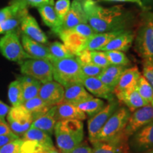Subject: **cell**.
Listing matches in <instances>:
<instances>
[{
  "label": "cell",
  "instance_id": "obj_45",
  "mask_svg": "<svg viewBox=\"0 0 153 153\" xmlns=\"http://www.w3.org/2000/svg\"><path fill=\"white\" fill-rule=\"evenodd\" d=\"M143 75L146 78L150 85H151L153 91V64L143 63ZM152 105L153 106V102Z\"/></svg>",
  "mask_w": 153,
  "mask_h": 153
},
{
  "label": "cell",
  "instance_id": "obj_41",
  "mask_svg": "<svg viewBox=\"0 0 153 153\" xmlns=\"http://www.w3.org/2000/svg\"><path fill=\"white\" fill-rule=\"evenodd\" d=\"M22 143L23 139L19 137L1 147L0 153H19Z\"/></svg>",
  "mask_w": 153,
  "mask_h": 153
},
{
  "label": "cell",
  "instance_id": "obj_24",
  "mask_svg": "<svg viewBox=\"0 0 153 153\" xmlns=\"http://www.w3.org/2000/svg\"><path fill=\"white\" fill-rule=\"evenodd\" d=\"M55 112H56V108L55 106H53L45 114L42 115L41 116L34 120L30 128L41 130L51 136L54 133L55 124L57 122Z\"/></svg>",
  "mask_w": 153,
  "mask_h": 153
},
{
  "label": "cell",
  "instance_id": "obj_26",
  "mask_svg": "<svg viewBox=\"0 0 153 153\" xmlns=\"http://www.w3.org/2000/svg\"><path fill=\"white\" fill-rule=\"evenodd\" d=\"M17 80L21 83L23 91V97L24 101L38 97L42 83L38 80L28 75L18 76Z\"/></svg>",
  "mask_w": 153,
  "mask_h": 153
},
{
  "label": "cell",
  "instance_id": "obj_31",
  "mask_svg": "<svg viewBox=\"0 0 153 153\" xmlns=\"http://www.w3.org/2000/svg\"><path fill=\"white\" fill-rule=\"evenodd\" d=\"M136 90L140 97L148 103L152 104L153 102V91L151 85L143 74H140L136 84Z\"/></svg>",
  "mask_w": 153,
  "mask_h": 153
},
{
  "label": "cell",
  "instance_id": "obj_3",
  "mask_svg": "<svg viewBox=\"0 0 153 153\" xmlns=\"http://www.w3.org/2000/svg\"><path fill=\"white\" fill-rule=\"evenodd\" d=\"M140 16V24L135 36V51L143 63L153 64V12L144 11Z\"/></svg>",
  "mask_w": 153,
  "mask_h": 153
},
{
  "label": "cell",
  "instance_id": "obj_33",
  "mask_svg": "<svg viewBox=\"0 0 153 153\" xmlns=\"http://www.w3.org/2000/svg\"><path fill=\"white\" fill-rule=\"evenodd\" d=\"M28 14L27 9L19 11L18 14L4 22L0 23V34L6 33L10 30H14L22 23L23 19Z\"/></svg>",
  "mask_w": 153,
  "mask_h": 153
},
{
  "label": "cell",
  "instance_id": "obj_36",
  "mask_svg": "<svg viewBox=\"0 0 153 153\" xmlns=\"http://www.w3.org/2000/svg\"><path fill=\"white\" fill-rule=\"evenodd\" d=\"M105 54H106V56L107 59H108L110 65H123L127 67L131 64L129 59L121 51H106Z\"/></svg>",
  "mask_w": 153,
  "mask_h": 153
},
{
  "label": "cell",
  "instance_id": "obj_28",
  "mask_svg": "<svg viewBox=\"0 0 153 153\" xmlns=\"http://www.w3.org/2000/svg\"><path fill=\"white\" fill-rule=\"evenodd\" d=\"M22 105L31 115L33 120L41 116L42 115L45 114L52 108L44 102L39 97H36L35 98L24 101Z\"/></svg>",
  "mask_w": 153,
  "mask_h": 153
},
{
  "label": "cell",
  "instance_id": "obj_29",
  "mask_svg": "<svg viewBox=\"0 0 153 153\" xmlns=\"http://www.w3.org/2000/svg\"><path fill=\"white\" fill-rule=\"evenodd\" d=\"M22 138L28 140H32L43 145L47 148H51L54 147L53 140L51 135L41 130L30 128L27 131L22 135Z\"/></svg>",
  "mask_w": 153,
  "mask_h": 153
},
{
  "label": "cell",
  "instance_id": "obj_48",
  "mask_svg": "<svg viewBox=\"0 0 153 153\" xmlns=\"http://www.w3.org/2000/svg\"><path fill=\"white\" fill-rule=\"evenodd\" d=\"M14 134L5 120H0V135H9Z\"/></svg>",
  "mask_w": 153,
  "mask_h": 153
},
{
  "label": "cell",
  "instance_id": "obj_16",
  "mask_svg": "<svg viewBox=\"0 0 153 153\" xmlns=\"http://www.w3.org/2000/svg\"><path fill=\"white\" fill-rule=\"evenodd\" d=\"M82 85L88 91L97 98L111 101L115 99L114 94L98 77H84Z\"/></svg>",
  "mask_w": 153,
  "mask_h": 153
},
{
  "label": "cell",
  "instance_id": "obj_30",
  "mask_svg": "<svg viewBox=\"0 0 153 153\" xmlns=\"http://www.w3.org/2000/svg\"><path fill=\"white\" fill-rule=\"evenodd\" d=\"M106 104V102L104 100L99 98H94L93 97L92 98L79 103L76 106L85 113L87 116L90 118L102 109Z\"/></svg>",
  "mask_w": 153,
  "mask_h": 153
},
{
  "label": "cell",
  "instance_id": "obj_53",
  "mask_svg": "<svg viewBox=\"0 0 153 153\" xmlns=\"http://www.w3.org/2000/svg\"><path fill=\"white\" fill-rule=\"evenodd\" d=\"M140 153H153V150H148V151H145V152H140Z\"/></svg>",
  "mask_w": 153,
  "mask_h": 153
},
{
  "label": "cell",
  "instance_id": "obj_37",
  "mask_svg": "<svg viewBox=\"0 0 153 153\" xmlns=\"http://www.w3.org/2000/svg\"><path fill=\"white\" fill-rule=\"evenodd\" d=\"M48 150V148L34 141L23 139V143L19 153H49Z\"/></svg>",
  "mask_w": 153,
  "mask_h": 153
},
{
  "label": "cell",
  "instance_id": "obj_7",
  "mask_svg": "<svg viewBox=\"0 0 153 153\" xmlns=\"http://www.w3.org/2000/svg\"><path fill=\"white\" fill-rule=\"evenodd\" d=\"M0 52L6 58L15 62L31 59L25 52L19 41L18 34L14 30L7 32L0 38Z\"/></svg>",
  "mask_w": 153,
  "mask_h": 153
},
{
  "label": "cell",
  "instance_id": "obj_8",
  "mask_svg": "<svg viewBox=\"0 0 153 153\" xmlns=\"http://www.w3.org/2000/svg\"><path fill=\"white\" fill-rule=\"evenodd\" d=\"M120 107V103L118 100L108 101L102 109L88 119L87 130L88 137L91 144L94 142L96 137L100 133L105 123L111 115Z\"/></svg>",
  "mask_w": 153,
  "mask_h": 153
},
{
  "label": "cell",
  "instance_id": "obj_43",
  "mask_svg": "<svg viewBox=\"0 0 153 153\" xmlns=\"http://www.w3.org/2000/svg\"><path fill=\"white\" fill-rule=\"evenodd\" d=\"M72 29L76 33H79V35L85 36L87 38H89L91 36L97 33L88 24H79Z\"/></svg>",
  "mask_w": 153,
  "mask_h": 153
},
{
  "label": "cell",
  "instance_id": "obj_50",
  "mask_svg": "<svg viewBox=\"0 0 153 153\" xmlns=\"http://www.w3.org/2000/svg\"><path fill=\"white\" fill-rule=\"evenodd\" d=\"M9 109L10 107L0 100V120H5L4 118L7 116Z\"/></svg>",
  "mask_w": 153,
  "mask_h": 153
},
{
  "label": "cell",
  "instance_id": "obj_32",
  "mask_svg": "<svg viewBox=\"0 0 153 153\" xmlns=\"http://www.w3.org/2000/svg\"><path fill=\"white\" fill-rule=\"evenodd\" d=\"M8 97L12 106H18L23 104L24 97L22 87L19 80L16 79L10 83L8 89Z\"/></svg>",
  "mask_w": 153,
  "mask_h": 153
},
{
  "label": "cell",
  "instance_id": "obj_14",
  "mask_svg": "<svg viewBox=\"0 0 153 153\" xmlns=\"http://www.w3.org/2000/svg\"><path fill=\"white\" fill-rule=\"evenodd\" d=\"M93 153H130L128 140L123 137L92 144Z\"/></svg>",
  "mask_w": 153,
  "mask_h": 153
},
{
  "label": "cell",
  "instance_id": "obj_5",
  "mask_svg": "<svg viewBox=\"0 0 153 153\" xmlns=\"http://www.w3.org/2000/svg\"><path fill=\"white\" fill-rule=\"evenodd\" d=\"M131 114V112L127 107L120 106L108 118L92 144L97 142L113 140L123 137L122 133Z\"/></svg>",
  "mask_w": 153,
  "mask_h": 153
},
{
  "label": "cell",
  "instance_id": "obj_38",
  "mask_svg": "<svg viewBox=\"0 0 153 153\" xmlns=\"http://www.w3.org/2000/svg\"><path fill=\"white\" fill-rule=\"evenodd\" d=\"M81 70L84 77H99L104 72V68L90 63L81 65Z\"/></svg>",
  "mask_w": 153,
  "mask_h": 153
},
{
  "label": "cell",
  "instance_id": "obj_18",
  "mask_svg": "<svg viewBox=\"0 0 153 153\" xmlns=\"http://www.w3.org/2000/svg\"><path fill=\"white\" fill-rule=\"evenodd\" d=\"M23 48L25 52L31 57V59H43L51 62L52 57L50 54L48 47L30 39L23 34L22 36Z\"/></svg>",
  "mask_w": 153,
  "mask_h": 153
},
{
  "label": "cell",
  "instance_id": "obj_39",
  "mask_svg": "<svg viewBox=\"0 0 153 153\" xmlns=\"http://www.w3.org/2000/svg\"><path fill=\"white\" fill-rule=\"evenodd\" d=\"M70 6H71L70 0H57L54 4L55 11L61 23L62 22L63 19L70 10Z\"/></svg>",
  "mask_w": 153,
  "mask_h": 153
},
{
  "label": "cell",
  "instance_id": "obj_20",
  "mask_svg": "<svg viewBox=\"0 0 153 153\" xmlns=\"http://www.w3.org/2000/svg\"><path fill=\"white\" fill-rule=\"evenodd\" d=\"M134 39H135V33L131 30H126L123 33L119 34L110 42H108L105 46L101 48L99 51H103V52L111 51L126 52L131 48Z\"/></svg>",
  "mask_w": 153,
  "mask_h": 153
},
{
  "label": "cell",
  "instance_id": "obj_6",
  "mask_svg": "<svg viewBox=\"0 0 153 153\" xmlns=\"http://www.w3.org/2000/svg\"><path fill=\"white\" fill-rule=\"evenodd\" d=\"M21 72L38 80L42 84L53 79V64L50 60L43 59H26L19 62Z\"/></svg>",
  "mask_w": 153,
  "mask_h": 153
},
{
  "label": "cell",
  "instance_id": "obj_12",
  "mask_svg": "<svg viewBox=\"0 0 153 153\" xmlns=\"http://www.w3.org/2000/svg\"><path fill=\"white\" fill-rule=\"evenodd\" d=\"M79 24H87V17L82 6V0H74L70 10L63 19L57 35L63 30L72 29Z\"/></svg>",
  "mask_w": 153,
  "mask_h": 153
},
{
  "label": "cell",
  "instance_id": "obj_2",
  "mask_svg": "<svg viewBox=\"0 0 153 153\" xmlns=\"http://www.w3.org/2000/svg\"><path fill=\"white\" fill-rule=\"evenodd\" d=\"M53 134L60 152L70 153L83 142V122L76 119L59 120L55 124Z\"/></svg>",
  "mask_w": 153,
  "mask_h": 153
},
{
  "label": "cell",
  "instance_id": "obj_19",
  "mask_svg": "<svg viewBox=\"0 0 153 153\" xmlns=\"http://www.w3.org/2000/svg\"><path fill=\"white\" fill-rule=\"evenodd\" d=\"M64 88L65 93L62 101L65 102L76 105L93 97V95L88 92L82 84H73Z\"/></svg>",
  "mask_w": 153,
  "mask_h": 153
},
{
  "label": "cell",
  "instance_id": "obj_11",
  "mask_svg": "<svg viewBox=\"0 0 153 153\" xmlns=\"http://www.w3.org/2000/svg\"><path fill=\"white\" fill-rule=\"evenodd\" d=\"M128 145L135 153L153 150V120L129 137Z\"/></svg>",
  "mask_w": 153,
  "mask_h": 153
},
{
  "label": "cell",
  "instance_id": "obj_27",
  "mask_svg": "<svg viewBox=\"0 0 153 153\" xmlns=\"http://www.w3.org/2000/svg\"><path fill=\"white\" fill-rule=\"evenodd\" d=\"M38 9L45 24L51 28L53 33L57 34L62 23L55 12L54 4L41 6L38 7Z\"/></svg>",
  "mask_w": 153,
  "mask_h": 153
},
{
  "label": "cell",
  "instance_id": "obj_34",
  "mask_svg": "<svg viewBox=\"0 0 153 153\" xmlns=\"http://www.w3.org/2000/svg\"><path fill=\"white\" fill-rule=\"evenodd\" d=\"M48 47L50 54L52 57L51 61L75 57L70 51H68V49L65 46L64 44L61 43L60 42H53L50 44Z\"/></svg>",
  "mask_w": 153,
  "mask_h": 153
},
{
  "label": "cell",
  "instance_id": "obj_21",
  "mask_svg": "<svg viewBox=\"0 0 153 153\" xmlns=\"http://www.w3.org/2000/svg\"><path fill=\"white\" fill-rule=\"evenodd\" d=\"M140 74L137 67L126 69L121 74L117 85L115 87L114 90V95L135 88Z\"/></svg>",
  "mask_w": 153,
  "mask_h": 153
},
{
  "label": "cell",
  "instance_id": "obj_40",
  "mask_svg": "<svg viewBox=\"0 0 153 153\" xmlns=\"http://www.w3.org/2000/svg\"><path fill=\"white\" fill-rule=\"evenodd\" d=\"M91 60L92 64L101 68H105L110 65L105 52L103 51H91Z\"/></svg>",
  "mask_w": 153,
  "mask_h": 153
},
{
  "label": "cell",
  "instance_id": "obj_22",
  "mask_svg": "<svg viewBox=\"0 0 153 153\" xmlns=\"http://www.w3.org/2000/svg\"><path fill=\"white\" fill-rule=\"evenodd\" d=\"M56 118L57 121L68 119L84 120L87 118V115L78 108L76 105L62 101L55 106Z\"/></svg>",
  "mask_w": 153,
  "mask_h": 153
},
{
  "label": "cell",
  "instance_id": "obj_35",
  "mask_svg": "<svg viewBox=\"0 0 153 153\" xmlns=\"http://www.w3.org/2000/svg\"><path fill=\"white\" fill-rule=\"evenodd\" d=\"M25 9H27V6L24 2L20 0H14L11 5L0 10V23L11 18Z\"/></svg>",
  "mask_w": 153,
  "mask_h": 153
},
{
  "label": "cell",
  "instance_id": "obj_46",
  "mask_svg": "<svg viewBox=\"0 0 153 153\" xmlns=\"http://www.w3.org/2000/svg\"><path fill=\"white\" fill-rule=\"evenodd\" d=\"M24 2L26 6H30V7H40L41 6L48 4H54L53 0H20Z\"/></svg>",
  "mask_w": 153,
  "mask_h": 153
},
{
  "label": "cell",
  "instance_id": "obj_47",
  "mask_svg": "<svg viewBox=\"0 0 153 153\" xmlns=\"http://www.w3.org/2000/svg\"><path fill=\"white\" fill-rule=\"evenodd\" d=\"M70 153H93V150L92 148H91L87 143L82 142Z\"/></svg>",
  "mask_w": 153,
  "mask_h": 153
},
{
  "label": "cell",
  "instance_id": "obj_49",
  "mask_svg": "<svg viewBox=\"0 0 153 153\" xmlns=\"http://www.w3.org/2000/svg\"><path fill=\"white\" fill-rule=\"evenodd\" d=\"M19 136L16 135V134H12V135H0V148L7 143L14 140L19 138Z\"/></svg>",
  "mask_w": 153,
  "mask_h": 153
},
{
  "label": "cell",
  "instance_id": "obj_10",
  "mask_svg": "<svg viewBox=\"0 0 153 153\" xmlns=\"http://www.w3.org/2000/svg\"><path fill=\"white\" fill-rule=\"evenodd\" d=\"M7 116L9 127L18 136H22L30 128L33 121L31 115L23 105L11 107Z\"/></svg>",
  "mask_w": 153,
  "mask_h": 153
},
{
  "label": "cell",
  "instance_id": "obj_15",
  "mask_svg": "<svg viewBox=\"0 0 153 153\" xmlns=\"http://www.w3.org/2000/svg\"><path fill=\"white\" fill-rule=\"evenodd\" d=\"M57 36L64 43L65 46L74 56H76L82 50L85 49V44L88 40L87 38L79 35L72 29L63 30L57 34Z\"/></svg>",
  "mask_w": 153,
  "mask_h": 153
},
{
  "label": "cell",
  "instance_id": "obj_1",
  "mask_svg": "<svg viewBox=\"0 0 153 153\" xmlns=\"http://www.w3.org/2000/svg\"><path fill=\"white\" fill-rule=\"evenodd\" d=\"M87 24L97 33L126 30L132 16L120 6L104 8L94 0H82Z\"/></svg>",
  "mask_w": 153,
  "mask_h": 153
},
{
  "label": "cell",
  "instance_id": "obj_25",
  "mask_svg": "<svg viewBox=\"0 0 153 153\" xmlns=\"http://www.w3.org/2000/svg\"><path fill=\"white\" fill-rule=\"evenodd\" d=\"M125 30H116V31L106 32V33H96L88 38L87 43L85 44V49L89 51H99L101 48L105 46L108 42H110L112 39H114V38H116Z\"/></svg>",
  "mask_w": 153,
  "mask_h": 153
},
{
  "label": "cell",
  "instance_id": "obj_13",
  "mask_svg": "<svg viewBox=\"0 0 153 153\" xmlns=\"http://www.w3.org/2000/svg\"><path fill=\"white\" fill-rule=\"evenodd\" d=\"M65 88L56 81H50L42 84L38 97L50 106L53 107L63 101Z\"/></svg>",
  "mask_w": 153,
  "mask_h": 153
},
{
  "label": "cell",
  "instance_id": "obj_52",
  "mask_svg": "<svg viewBox=\"0 0 153 153\" xmlns=\"http://www.w3.org/2000/svg\"><path fill=\"white\" fill-rule=\"evenodd\" d=\"M48 151H49V153H61L60 151L57 150L55 147H53V148H50Z\"/></svg>",
  "mask_w": 153,
  "mask_h": 153
},
{
  "label": "cell",
  "instance_id": "obj_4",
  "mask_svg": "<svg viewBox=\"0 0 153 153\" xmlns=\"http://www.w3.org/2000/svg\"><path fill=\"white\" fill-rule=\"evenodd\" d=\"M53 79L63 87L73 84H82L84 76L81 65L75 57L51 61Z\"/></svg>",
  "mask_w": 153,
  "mask_h": 153
},
{
  "label": "cell",
  "instance_id": "obj_44",
  "mask_svg": "<svg viewBox=\"0 0 153 153\" xmlns=\"http://www.w3.org/2000/svg\"><path fill=\"white\" fill-rule=\"evenodd\" d=\"M76 59L80 64V65H87L91 63V51L84 49L78 53L75 56Z\"/></svg>",
  "mask_w": 153,
  "mask_h": 153
},
{
  "label": "cell",
  "instance_id": "obj_17",
  "mask_svg": "<svg viewBox=\"0 0 153 153\" xmlns=\"http://www.w3.org/2000/svg\"><path fill=\"white\" fill-rule=\"evenodd\" d=\"M21 28L24 35L41 44L48 43V38L40 28L37 22L29 14L26 15L21 23Z\"/></svg>",
  "mask_w": 153,
  "mask_h": 153
},
{
  "label": "cell",
  "instance_id": "obj_51",
  "mask_svg": "<svg viewBox=\"0 0 153 153\" xmlns=\"http://www.w3.org/2000/svg\"><path fill=\"white\" fill-rule=\"evenodd\" d=\"M104 1H125V2L136 3L140 7H143V4L141 0H104Z\"/></svg>",
  "mask_w": 153,
  "mask_h": 153
},
{
  "label": "cell",
  "instance_id": "obj_23",
  "mask_svg": "<svg viewBox=\"0 0 153 153\" xmlns=\"http://www.w3.org/2000/svg\"><path fill=\"white\" fill-rule=\"evenodd\" d=\"M119 102L123 103L131 113L137 108L148 105L136 90V88L129 89L115 95Z\"/></svg>",
  "mask_w": 153,
  "mask_h": 153
},
{
  "label": "cell",
  "instance_id": "obj_42",
  "mask_svg": "<svg viewBox=\"0 0 153 153\" xmlns=\"http://www.w3.org/2000/svg\"><path fill=\"white\" fill-rule=\"evenodd\" d=\"M127 69L126 66L123 65H110L108 67L104 68L103 73L106 74V75L111 76V77L115 78L119 80L121 74L123 72Z\"/></svg>",
  "mask_w": 153,
  "mask_h": 153
},
{
  "label": "cell",
  "instance_id": "obj_9",
  "mask_svg": "<svg viewBox=\"0 0 153 153\" xmlns=\"http://www.w3.org/2000/svg\"><path fill=\"white\" fill-rule=\"evenodd\" d=\"M153 120V106L148 104L132 112L124 128L122 136L128 140L135 132Z\"/></svg>",
  "mask_w": 153,
  "mask_h": 153
}]
</instances>
